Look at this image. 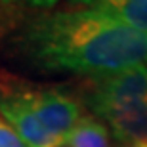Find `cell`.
Wrapping results in <instances>:
<instances>
[{
    "instance_id": "obj_1",
    "label": "cell",
    "mask_w": 147,
    "mask_h": 147,
    "mask_svg": "<svg viewBox=\"0 0 147 147\" xmlns=\"http://www.w3.org/2000/svg\"><path fill=\"white\" fill-rule=\"evenodd\" d=\"M17 59L52 75H113L147 61V33L98 11L59 8L29 17L11 38Z\"/></svg>"
},
{
    "instance_id": "obj_2",
    "label": "cell",
    "mask_w": 147,
    "mask_h": 147,
    "mask_svg": "<svg viewBox=\"0 0 147 147\" xmlns=\"http://www.w3.org/2000/svg\"><path fill=\"white\" fill-rule=\"evenodd\" d=\"M78 101L120 143L147 140V67L84 78Z\"/></svg>"
},
{
    "instance_id": "obj_3",
    "label": "cell",
    "mask_w": 147,
    "mask_h": 147,
    "mask_svg": "<svg viewBox=\"0 0 147 147\" xmlns=\"http://www.w3.org/2000/svg\"><path fill=\"white\" fill-rule=\"evenodd\" d=\"M23 90L29 105L33 107L34 115L48 130V134L65 145L67 134L75 128V124L84 115L78 98L59 88L23 86Z\"/></svg>"
},
{
    "instance_id": "obj_4",
    "label": "cell",
    "mask_w": 147,
    "mask_h": 147,
    "mask_svg": "<svg viewBox=\"0 0 147 147\" xmlns=\"http://www.w3.org/2000/svg\"><path fill=\"white\" fill-rule=\"evenodd\" d=\"M0 117L16 130L27 147H61L63 143L50 136L25 98L23 86H10L0 92Z\"/></svg>"
},
{
    "instance_id": "obj_5",
    "label": "cell",
    "mask_w": 147,
    "mask_h": 147,
    "mask_svg": "<svg viewBox=\"0 0 147 147\" xmlns=\"http://www.w3.org/2000/svg\"><path fill=\"white\" fill-rule=\"evenodd\" d=\"M71 8L98 11L140 33H147V0H65Z\"/></svg>"
},
{
    "instance_id": "obj_6",
    "label": "cell",
    "mask_w": 147,
    "mask_h": 147,
    "mask_svg": "<svg viewBox=\"0 0 147 147\" xmlns=\"http://www.w3.org/2000/svg\"><path fill=\"white\" fill-rule=\"evenodd\" d=\"M67 147H111L109 128L96 119L94 115L84 113L65 138Z\"/></svg>"
},
{
    "instance_id": "obj_7",
    "label": "cell",
    "mask_w": 147,
    "mask_h": 147,
    "mask_svg": "<svg viewBox=\"0 0 147 147\" xmlns=\"http://www.w3.org/2000/svg\"><path fill=\"white\" fill-rule=\"evenodd\" d=\"M59 0H0V10L6 8H36V10H50Z\"/></svg>"
},
{
    "instance_id": "obj_8",
    "label": "cell",
    "mask_w": 147,
    "mask_h": 147,
    "mask_svg": "<svg viewBox=\"0 0 147 147\" xmlns=\"http://www.w3.org/2000/svg\"><path fill=\"white\" fill-rule=\"evenodd\" d=\"M0 147H27L16 130L0 117Z\"/></svg>"
},
{
    "instance_id": "obj_9",
    "label": "cell",
    "mask_w": 147,
    "mask_h": 147,
    "mask_svg": "<svg viewBox=\"0 0 147 147\" xmlns=\"http://www.w3.org/2000/svg\"><path fill=\"white\" fill-rule=\"evenodd\" d=\"M117 147H147V140L145 142H124V143H119Z\"/></svg>"
},
{
    "instance_id": "obj_10",
    "label": "cell",
    "mask_w": 147,
    "mask_h": 147,
    "mask_svg": "<svg viewBox=\"0 0 147 147\" xmlns=\"http://www.w3.org/2000/svg\"><path fill=\"white\" fill-rule=\"evenodd\" d=\"M61 147H67V145H61Z\"/></svg>"
}]
</instances>
